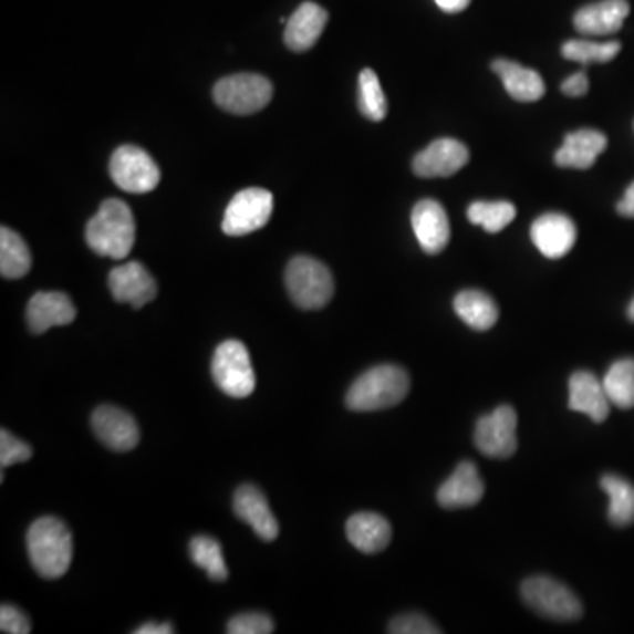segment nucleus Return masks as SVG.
<instances>
[{"label":"nucleus","instance_id":"1","mask_svg":"<svg viewBox=\"0 0 634 634\" xmlns=\"http://www.w3.org/2000/svg\"><path fill=\"white\" fill-rule=\"evenodd\" d=\"M86 243L103 258L124 259L136 242V220L129 205L121 199H106L86 225Z\"/></svg>","mask_w":634,"mask_h":634},{"label":"nucleus","instance_id":"2","mask_svg":"<svg viewBox=\"0 0 634 634\" xmlns=\"http://www.w3.org/2000/svg\"><path fill=\"white\" fill-rule=\"evenodd\" d=\"M27 552L43 579H61L73 561V536L59 518H40L27 532Z\"/></svg>","mask_w":634,"mask_h":634},{"label":"nucleus","instance_id":"3","mask_svg":"<svg viewBox=\"0 0 634 634\" xmlns=\"http://www.w3.org/2000/svg\"><path fill=\"white\" fill-rule=\"evenodd\" d=\"M409 374L397 365H377L363 372L351 384L345 395V406L356 413L388 409L398 406L409 393Z\"/></svg>","mask_w":634,"mask_h":634},{"label":"nucleus","instance_id":"4","mask_svg":"<svg viewBox=\"0 0 634 634\" xmlns=\"http://www.w3.org/2000/svg\"><path fill=\"white\" fill-rule=\"evenodd\" d=\"M285 288L300 309H323L335 293V282L326 264L311 256H297L285 268Z\"/></svg>","mask_w":634,"mask_h":634},{"label":"nucleus","instance_id":"5","mask_svg":"<svg viewBox=\"0 0 634 634\" xmlns=\"http://www.w3.org/2000/svg\"><path fill=\"white\" fill-rule=\"evenodd\" d=\"M272 82L256 73L231 74L214 86L217 106L233 115L261 112L272 101Z\"/></svg>","mask_w":634,"mask_h":634},{"label":"nucleus","instance_id":"6","mask_svg":"<svg viewBox=\"0 0 634 634\" xmlns=\"http://www.w3.org/2000/svg\"><path fill=\"white\" fill-rule=\"evenodd\" d=\"M211 377L220 392L233 398H247L254 392L256 374L251 354L240 341H226L211 358Z\"/></svg>","mask_w":634,"mask_h":634},{"label":"nucleus","instance_id":"7","mask_svg":"<svg viewBox=\"0 0 634 634\" xmlns=\"http://www.w3.org/2000/svg\"><path fill=\"white\" fill-rule=\"evenodd\" d=\"M110 177L122 190L145 195L159 186L160 169L147 150L136 145H122L110 159Z\"/></svg>","mask_w":634,"mask_h":634},{"label":"nucleus","instance_id":"8","mask_svg":"<svg viewBox=\"0 0 634 634\" xmlns=\"http://www.w3.org/2000/svg\"><path fill=\"white\" fill-rule=\"evenodd\" d=\"M522 595L534 612L553 621H576L582 617V603L564 583L549 576H532L522 583Z\"/></svg>","mask_w":634,"mask_h":634},{"label":"nucleus","instance_id":"9","mask_svg":"<svg viewBox=\"0 0 634 634\" xmlns=\"http://www.w3.org/2000/svg\"><path fill=\"white\" fill-rule=\"evenodd\" d=\"M273 195L261 187H249L233 196L222 219V231L229 237H243L264 228L272 217Z\"/></svg>","mask_w":634,"mask_h":634},{"label":"nucleus","instance_id":"10","mask_svg":"<svg viewBox=\"0 0 634 634\" xmlns=\"http://www.w3.org/2000/svg\"><path fill=\"white\" fill-rule=\"evenodd\" d=\"M518 418L511 406H499L478 419L475 430L476 448L490 458L513 457L518 448Z\"/></svg>","mask_w":634,"mask_h":634},{"label":"nucleus","instance_id":"11","mask_svg":"<svg viewBox=\"0 0 634 634\" xmlns=\"http://www.w3.org/2000/svg\"><path fill=\"white\" fill-rule=\"evenodd\" d=\"M469 163V150L462 142L440 138L432 142L413 160V169L422 178H446Z\"/></svg>","mask_w":634,"mask_h":634},{"label":"nucleus","instance_id":"12","mask_svg":"<svg viewBox=\"0 0 634 634\" xmlns=\"http://www.w3.org/2000/svg\"><path fill=\"white\" fill-rule=\"evenodd\" d=\"M108 285L115 302L129 303L134 309L147 305L157 294L154 277L138 261H129V263L113 268L110 272Z\"/></svg>","mask_w":634,"mask_h":634},{"label":"nucleus","instance_id":"13","mask_svg":"<svg viewBox=\"0 0 634 634\" xmlns=\"http://www.w3.org/2000/svg\"><path fill=\"white\" fill-rule=\"evenodd\" d=\"M92 428L97 439L115 451H129L138 446V423L121 407H97L92 415Z\"/></svg>","mask_w":634,"mask_h":634},{"label":"nucleus","instance_id":"14","mask_svg":"<svg viewBox=\"0 0 634 634\" xmlns=\"http://www.w3.org/2000/svg\"><path fill=\"white\" fill-rule=\"evenodd\" d=\"M410 225L418 243L427 254H439L449 243V219L445 207L436 199H422L413 208Z\"/></svg>","mask_w":634,"mask_h":634},{"label":"nucleus","instance_id":"15","mask_svg":"<svg viewBox=\"0 0 634 634\" xmlns=\"http://www.w3.org/2000/svg\"><path fill=\"white\" fill-rule=\"evenodd\" d=\"M531 238L538 251L549 259L564 258L576 243V226L564 214L550 211L531 226Z\"/></svg>","mask_w":634,"mask_h":634},{"label":"nucleus","instance_id":"16","mask_svg":"<svg viewBox=\"0 0 634 634\" xmlns=\"http://www.w3.org/2000/svg\"><path fill=\"white\" fill-rule=\"evenodd\" d=\"M25 315L31 332L40 335L55 326L73 323L76 309L67 294L59 291H41L31 298Z\"/></svg>","mask_w":634,"mask_h":634},{"label":"nucleus","instance_id":"17","mask_svg":"<svg viewBox=\"0 0 634 634\" xmlns=\"http://www.w3.org/2000/svg\"><path fill=\"white\" fill-rule=\"evenodd\" d=\"M235 513L240 520L251 526L252 531L261 538V540L270 541L277 540L279 536V522H277L276 515H273L270 505H268L267 497L254 485H242L235 492L233 501Z\"/></svg>","mask_w":634,"mask_h":634},{"label":"nucleus","instance_id":"18","mask_svg":"<svg viewBox=\"0 0 634 634\" xmlns=\"http://www.w3.org/2000/svg\"><path fill=\"white\" fill-rule=\"evenodd\" d=\"M485 496L484 479L472 462H460L437 490V502L446 509L470 508Z\"/></svg>","mask_w":634,"mask_h":634},{"label":"nucleus","instance_id":"19","mask_svg":"<svg viewBox=\"0 0 634 634\" xmlns=\"http://www.w3.org/2000/svg\"><path fill=\"white\" fill-rule=\"evenodd\" d=\"M630 11L627 0H600L579 9L573 22L580 34L610 35L621 31Z\"/></svg>","mask_w":634,"mask_h":634},{"label":"nucleus","instance_id":"20","mask_svg":"<svg viewBox=\"0 0 634 634\" xmlns=\"http://www.w3.org/2000/svg\"><path fill=\"white\" fill-rule=\"evenodd\" d=\"M609 147L601 131L580 129L565 134L562 147L555 152V165L561 168L589 169Z\"/></svg>","mask_w":634,"mask_h":634},{"label":"nucleus","instance_id":"21","mask_svg":"<svg viewBox=\"0 0 634 634\" xmlns=\"http://www.w3.org/2000/svg\"><path fill=\"white\" fill-rule=\"evenodd\" d=\"M326 23H329L326 9L315 2H303L298 6L297 11L291 14L290 22L285 25V46L293 52L311 50L323 34Z\"/></svg>","mask_w":634,"mask_h":634},{"label":"nucleus","instance_id":"22","mask_svg":"<svg viewBox=\"0 0 634 634\" xmlns=\"http://www.w3.org/2000/svg\"><path fill=\"white\" fill-rule=\"evenodd\" d=\"M570 409L603 423L610 415V401L603 381L589 371L574 372L570 377Z\"/></svg>","mask_w":634,"mask_h":634},{"label":"nucleus","instance_id":"23","mask_svg":"<svg viewBox=\"0 0 634 634\" xmlns=\"http://www.w3.org/2000/svg\"><path fill=\"white\" fill-rule=\"evenodd\" d=\"M345 534L354 549L362 553L383 552L392 541V526L377 513H356L345 523Z\"/></svg>","mask_w":634,"mask_h":634},{"label":"nucleus","instance_id":"24","mask_svg":"<svg viewBox=\"0 0 634 634\" xmlns=\"http://www.w3.org/2000/svg\"><path fill=\"white\" fill-rule=\"evenodd\" d=\"M492 71L505 83L508 94L520 103H534V101L541 100L547 92L540 73L534 70H527L518 62L497 59L492 62Z\"/></svg>","mask_w":634,"mask_h":634},{"label":"nucleus","instance_id":"25","mask_svg":"<svg viewBox=\"0 0 634 634\" xmlns=\"http://www.w3.org/2000/svg\"><path fill=\"white\" fill-rule=\"evenodd\" d=\"M455 312L469 329L487 332L499 320V309L492 297L484 291L466 290L455 297Z\"/></svg>","mask_w":634,"mask_h":634},{"label":"nucleus","instance_id":"26","mask_svg":"<svg viewBox=\"0 0 634 634\" xmlns=\"http://www.w3.org/2000/svg\"><path fill=\"white\" fill-rule=\"evenodd\" d=\"M32 267V256L25 240L13 229H0V273L4 279H22Z\"/></svg>","mask_w":634,"mask_h":634},{"label":"nucleus","instance_id":"27","mask_svg":"<svg viewBox=\"0 0 634 634\" xmlns=\"http://www.w3.org/2000/svg\"><path fill=\"white\" fill-rule=\"evenodd\" d=\"M601 487L609 493V518L615 527L634 522V485L617 475H604Z\"/></svg>","mask_w":634,"mask_h":634},{"label":"nucleus","instance_id":"28","mask_svg":"<svg viewBox=\"0 0 634 634\" xmlns=\"http://www.w3.org/2000/svg\"><path fill=\"white\" fill-rule=\"evenodd\" d=\"M603 386L610 404L621 409L634 407V358L612 363V367L604 374Z\"/></svg>","mask_w":634,"mask_h":634},{"label":"nucleus","instance_id":"29","mask_svg":"<svg viewBox=\"0 0 634 634\" xmlns=\"http://www.w3.org/2000/svg\"><path fill=\"white\" fill-rule=\"evenodd\" d=\"M190 559L198 568L205 571L214 582L228 580V565L220 543L210 536H196L189 543Z\"/></svg>","mask_w":634,"mask_h":634},{"label":"nucleus","instance_id":"30","mask_svg":"<svg viewBox=\"0 0 634 634\" xmlns=\"http://www.w3.org/2000/svg\"><path fill=\"white\" fill-rule=\"evenodd\" d=\"M517 208L509 201H475L467 208V219L472 225L481 226L487 233H499L506 226L513 222Z\"/></svg>","mask_w":634,"mask_h":634},{"label":"nucleus","instance_id":"31","mask_svg":"<svg viewBox=\"0 0 634 634\" xmlns=\"http://www.w3.org/2000/svg\"><path fill=\"white\" fill-rule=\"evenodd\" d=\"M621 48L622 44L619 41L594 43L588 40H571L565 41L562 46V56L582 65L606 64L619 55Z\"/></svg>","mask_w":634,"mask_h":634},{"label":"nucleus","instance_id":"32","mask_svg":"<svg viewBox=\"0 0 634 634\" xmlns=\"http://www.w3.org/2000/svg\"><path fill=\"white\" fill-rule=\"evenodd\" d=\"M358 108L363 117L372 122H381L388 113V103L384 97L377 74L372 70H363L358 79Z\"/></svg>","mask_w":634,"mask_h":634},{"label":"nucleus","instance_id":"33","mask_svg":"<svg viewBox=\"0 0 634 634\" xmlns=\"http://www.w3.org/2000/svg\"><path fill=\"white\" fill-rule=\"evenodd\" d=\"M276 631V624L267 613H240L228 622L229 634H270Z\"/></svg>","mask_w":634,"mask_h":634},{"label":"nucleus","instance_id":"34","mask_svg":"<svg viewBox=\"0 0 634 634\" xmlns=\"http://www.w3.org/2000/svg\"><path fill=\"white\" fill-rule=\"evenodd\" d=\"M31 446L14 437L6 428L0 432V466L2 469L14 466V464L27 462V460H31Z\"/></svg>","mask_w":634,"mask_h":634},{"label":"nucleus","instance_id":"35","mask_svg":"<svg viewBox=\"0 0 634 634\" xmlns=\"http://www.w3.org/2000/svg\"><path fill=\"white\" fill-rule=\"evenodd\" d=\"M393 634H439V627L428 621L422 613H406L401 617L393 619L388 626Z\"/></svg>","mask_w":634,"mask_h":634},{"label":"nucleus","instance_id":"36","mask_svg":"<svg viewBox=\"0 0 634 634\" xmlns=\"http://www.w3.org/2000/svg\"><path fill=\"white\" fill-rule=\"evenodd\" d=\"M0 631L9 634L31 633V621L22 610L13 604H2L0 609Z\"/></svg>","mask_w":634,"mask_h":634},{"label":"nucleus","instance_id":"37","mask_svg":"<svg viewBox=\"0 0 634 634\" xmlns=\"http://www.w3.org/2000/svg\"><path fill=\"white\" fill-rule=\"evenodd\" d=\"M562 92L570 97H582L589 92V79L585 71L571 74L570 79H565L561 85Z\"/></svg>","mask_w":634,"mask_h":634},{"label":"nucleus","instance_id":"38","mask_svg":"<svg viewBox=\"0 0 634 634\" xmlns=\"http://www.w3.org/2000/svg\"><path fill=\"white\" fill-rule=\"evenodd\" d=\"M617 211L622 217L634 219V181L627 187L626 193L617 204Z\"/></svg>","mask_w":634,"mask_h":634},{"label":"nucleus","instance_id":"39","mask_svg":"<svg viewBox=\"0 0 634 634\" xmlns=\"http://www.w3.org/2000/svg\"><path fill=\"white\" fill-rule=\"evenodd\" d=\"M136 634H169L175 633L169 624H163V622H148V624H143L142 627L134 631Z\"/></svg>","mask_w":634,"mask_h":634},{"label":"nucleus","instance_id":"40","mask_svg":"<svg viewBox=\"0 0 634 634\" xmlns=\"http://www.w3.org/2000/svg\"><path fill=\"white\" fill-rule=\"evenodd\" d=\"M436 4L446 13H460L470 4V0H436Z\"/></svg>","mask_w":634,"mask_h":634},{"label":"nucleus","instance_id":"41","mask_svg":"<svg viewBox=\"0 0 634 634\" xmlns=\"http://www.w3.org/2000/svg\"><path fill=\"white\" fill-rule=\"evenodd\" d=\"M627 318H630L631 321H634V298L633 302H631L630 306H627Z\"/></svg>","mask_w":634,"mask_h":634}]
</instances>
